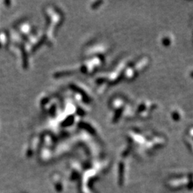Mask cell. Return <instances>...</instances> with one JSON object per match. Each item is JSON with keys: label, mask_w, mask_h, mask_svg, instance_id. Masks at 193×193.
I'll list each match as a JSON object with an SVG mask.
<instances>
[{"label": "cell", "mask_w": 193, "mask_h": 193, "mask_svg": "<svg viewBox=\"0 0 193 193\" xmlns=\"http://www.w3.org/2000/svg\"><path fill=\"white\" fill-rule=\"evenodd\" d=\"M150 62V57L147 55L137 59L134 62H130L124 71L122 80L127 82L133 81L149 67Z\"/></svg>", "instance_id": "obj_1"}, {"label": "cell", "mask_w": 193, "mask_h": 193, "mask_svg": "<svg viewBox=\"0 0 193 193\" xmlns=\"http://www.w3.org/2000/svg\"><path fill=\"white\" fill-rule=\"evenodd\" d=\"M158 105L149 99H142L133 107L135 116L139 119H147L153 115V112L157 109Z\"/></svg>", "instance_id": "obj_2"}, {"label": "cell", "mask_w": 193, "mask_h": 193, "mask_svg": "<svg viewBox=\"0 0 193 193\" xmlns=\"http://www.w3.org/2000/svg\"><path fill=\"white\" fill-rule=\"evenodd\" d=\"M127 105L128 103H127V100L121 95L113 97L109 102V107L114 112L125 110Z\"/></svg>", "instance_id": "obj_3"}, {"label": "cell", "mask_w": 193, "mask_h": 193, "mask_svg": "<svg viewBox=\"0 0 193 193\" xmlns=\"http://www.w3.org/2000/svg\"><path fill=\"white\" fill-rule=\"evenodd\" d=\"M160 43L164 47H170L174 43V36L171 34H164L160 38Z\"/></svg>", "instance_id": "obj_4"}, {"label": "cell", "mask_w": 193, "mask_h": 193, "mask_svg": "<svg viewBox=\"0 0 193 193\" xmlns=\"http://www.w3.org/2000/svg\"><path fill=\"white\" fill-rule=\"evenodd\" d=\"M170 117L174 122H180V121L182 120L183 117V112L180 108H172L171 111H170Z\"/></svg>", "instance_id": "obj_5"}, {"label": "cell", "mask_w": 193, "mask_h": 193, "mask_svg": "<svg viewBox=\"0 0 193 193\" xmlns=\"http://www.w3.org/2000/svg\"><path fill=\"white\" fill-rule=\"evenodd\" d=\"M186 132H187L186 135L193 139V125H191L190 127H189L187 129Z\"/></svg>", "instance_id": "obj_6"}, {"label": "cell", "mask_w": 193, "mask_h": 193, "mask_svg": "<svg viewBox=\"0 0 193 193\" xmlns=\"http://www.w3.org/2000/svg\"><path fill=\"white\" fill-rule=\"evenodd\" d=\"M188 74H189V76H190V78H192L193 79V68L191 69V70H190V71H189Z\"/></svg>", "instance_id": "obj_7"}]
</instances>
